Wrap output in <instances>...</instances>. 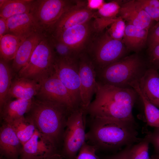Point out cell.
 <instances>
[{"instance_id":"6da1fadb","label":"cell","mask_w":159,"mask_h":159,"mask_svg":"<svg viewBox=\"0 0 159 159\" xmlns=\"http://www.w3.org/2000/svg\"><path fill=\"white\" fill-rule=\"evenodd\" d=\"M85 141L98 151L113 152L132 145L142 138L138 137L136 123L101 117H90Z\"/></svg>"},{"instance_id":"7a4b0ae2","label":"cell","mask_w":159,"mask_h":159,"mask_svg":"<svg viewBox=\"0 0 159 159\" xmlns=\"http://www.w3.org/2000/svg\"><path fill=\"white\" fill-rule=\"evenodd\" d=\"M94 100L86 110L90 117H98L136 122L133 107L139 97L132 88H122L97 82Z\"/></svg>"},{"instance_id":"3957f363","label":"cell","mask_w":159,"mask_h":159,"mask_svg":"<svg viewBox=\"0 0 159 159\" xmlns=\"http://www.w3.org/2000/svg\"><path fill=\"white\" fill-rule=\"evenodd\" d=\"M29 112L37 128L59 151L68 118L72 112L62 104L34 98Z\"/></svg>"},{"instance_id":"277c9868","label":"cell","mask_w":159,"mask_h":159,"mask_svg":"<svg viewBox=\"0 0 159 159\" xmlns=\"http://www.w3.org/2000/svg\"><path fill=\"white\" fill-rule=\"evenodd\" d=\"M148 68L147 63L136 53L126 56L96 72V81L118 87L132 88Z\"/></svg>"},{"instance_id":"5b68a950","label":"cell","mask_w":159,"mask_h":159,"mask_svg":"<svg viewBox=\"0 0 159 159\" xmlns=\"http://www.w3.org/2000/svg\"><path fill=\"white\" fill-rule=\"evenodd\" d=\"M124 46L122 41L112 38L105 30L95 33L84 52L96 72L126 56L127 49Z\"/></svg>"},{"instance_id":"8992f818","label":"cell","mask_w":159,"mask_h":159,"mask_svg":"<svg viewBox=\"0 0 159 159\" xmlns=\"http://www.w3.org/2000/svg\"><path fill=\"white\" fill-rule=\"evenodd\" d=\"M56 59L45 36L36 48L28 63L18 72L17 76L39 83L54 73Z\"/></svg>"},{"instance_id":"52a82bcc","label":"cell","mask_w":159,"mask_h":159,"mask_svg":"<svg viewBox=\"0 0 159 159\" xmlns=\"http://www.w3.org/2000/svg\"><path fill=\"white\" fill-rule=\"evenodd\" d=\"M79 1L32 0L29 13L41 32L46 36L63 14Z\"/></svg>"},{"instance_id":"ba28073f","label":"cell","mask_w":159,"mask_h":159,"mask_svg":"<svg viewBox=\"0 0 159 159\" xmlns=\"http://www.w3.org/2000/svg\"><path fill=\"white\" fill-rule=\"evenodd\" d=\"M86 112L82 108L72 112L64 131L60 154L65 159H75L85 141Z\"/></svg>"},{"instance_id":"9c48e42d","label":"cell","mask_w":159,"mask_h":159,"mask_svg":"<svg viewBox=\"0 0 159 159\" xmlns=\"http://www.w3.org/2000/svg\"><path fill=\"white\" fill-rule=\"evenodd\" d=\"M78 58L72 60L56 58L54 69L56 74L69 93L76 107L83 109L80 96Z\"/></svg>"},{"instance_id":"30bf717a","label":"cell","mask_w":159,"mask_h":159,"mask_svg":"<svg viewBox=\"0 0 159 159\" xmlns=\"http://www.w3.org/2000/svg\"><path fill=\"white\" fill-rule=\"evenodd\" d=\"M39 84L37 99L62 104L72 112L78 109L76 107L68 91L55 72Z\"/></svg>"},{"instance_id":"8fae6325","label":"cell","mask_w":159,"mask_h":159,"mask_svg":"<svg viewBox=\"0 0 159 159\" xmlns=\"http://www.w3.org/2000/svg\"><path fill=\"white\" fill-rule=\"evenodd\" d=\"M78 60L81 98L83 108L86 111L96 92V73L92 61L86 52H83L79 54Z\"/></svg>"},{"instance_id":"7c38bea8","label":"cell","mask_w":159,"mask_h":159,"mask_svg":"<svg viewBox=\"0 0 159 159\" xmlns=\"http://www.w3.org/2000/svg\"><path fill=\"white\" fill-rule=\"evenodd\" d=\"M93 20L69 28L54 37L79 54L84 51L96 32Z\"/></svg>"},{"instance_id":"4fadbf2b","label":"cell","mask_w":159,"mask_h":159,"mask_svg":"<svg viewBox=\"0 0 159 159\" xmlns=\"http://www.w3.org/2000/svg\"><path fill=\"white\" fill-rule=\"evenodd\" d=\"M95 11L87 7V0H79L77 4L63 14L47 36H56L69 28L89 21L94 18Z\"/></svg>"},{"instance_id":"5bb4252c","label":"cell","mask_w":159,"mask_h":159,"mask_svg":"<svg viewBox=\"0 0 159 159\" xmlns=\"http://www.w3.org/2000/svg\"><path fill=\"white\" fill-rule=\"evenodd\" d=\"M60 153L36 128L32 137L22 146L20 159H39ZM61 155V154H60Z\"/></svg>"},{"instance_id":"9a60e30c","label":"cell","mask_w":159,"mask_h":159,"mask_svg":"<svg viewBox=\"0 0 159 159\" xmlns=\"http://www.w3.org/2000/svg\"><path fill=\"white\" fill-rule=\"evenodd\" d=\"M7 34L16 36L23 40L35 34H42L30 13L13 16L7 19Z\"/></svg>"},{"instance_id":"2e32d148","label":"cell","mask_w":159,"mask_h":159,"mask_svg":"<svg viewBox=\"0 0 159 159\" xmlns=\"http://www.w3.org/2000/svg\"><path fill=\"white\" fill-rule=\"evenodd\" d=\"M118 14L127 24L148 30L151 27L153 20L135 0H130L121 4Z\"/></svg>"},{"instance_id":"e0dca14e","label":"cell","mask_w":159,"mask_h":159,"mask_svg":"<svg viewBox=\"0 0 159 159\" xmlns=\"http://www.w3.org/2000/svg\"><path fill=\"white\" fill-rule=\"evenodd\" d=\"M22 146L9 124L3 123L0 129V153L6 159H18Z\"/></svg>"},{"instance_id":"ac0fdd59","label":"cell","mask_w":159,"mask_h":159,"mask_svg":"<svg viewBox=\"0 0 159 159\" xmlns=\"http://www.w3.org/2000/svg\"><path fill=\"white\" fill-rule=\"evenodd\" d=\"M45 36L37 34L25 39L22 42L13 59L11 68L17 73L29 62L35 49Z\"/></svg>"},{"instance_id":"d6986e66","label":"cell","mask_w":159,"mask_h":159,"mask_svg":"<svg viewBox=\"0 0 159 159\" xmlns=\"http://www.w3.org/2000/svg\"><path fill=\"white\" fill-rule=\"evenodd\" d=\"M140 88L145 97L159 108V73L148 68L138 82Z\"/></svg>"},{"instance_id":"ffe728a7","label":"cell","mask_w":159,"mask_h":159,"mask_svg":"<svg viewBox=\"0 0 159 159\" xmlns=\"http://www.w3.org/2000/svg\"><path fill=\"white\" fill-rule=\"evenodd\" d=\"M40 84L35 81L17 76L12 80L9 93L11 97L25 100H30L37 95Z\"/></svg>"},{"instance_id":"44dd1931","label":"cell","mask_w":159,"mask_h":159,"mask_svg":"<svg viewBox=\"0 0 159 159\" xmlns=\"http://www.w3.org/2000/svg\"><path fill=\"white\" fill-rule=\"evenodd\" d=\"M148 31L127 23L122 40L127 50L137 53L141 51L146 43Z\"/></svg>"},{"instance_id":"7402d4cb","label":"cell","mask_w":159,"mask_h":159,"mask_svg":"<svg viewBox=\"0 0 159 159\" xmlns=\"http://www.w3.org/2000/svg\"><path fill=\"white\" fill-rule=\"evenodd\" d=\"M33 99L30 100L16 99L8 101L0 110L1 117L4 122L9 124L24 116L30 111Z\"/></svg>"},{"instance_id":"603a6c76","label":"cell","mask_w":159,"mask_h":159,"mask_svg":"<svg viewBox=\"0 0 159 159\" xmlns=\"http://www.w3.org/2000/svg\"><path fill=\"white\" fill-rule=\"evenodd\" d=\"M32 0H0V17L29 13Z\"/></svg>"},{"instance_id":"cb8c5ba5","label":"cell","mask_w":159,"mask_h":159,"mask_svg":"<svg viewBox=\"0 0 159 159\" xmlns=\"http://www.w3.org/2000/svg\"><path fill=\"white\" fill-rule=\"evenodd\" d=\"M13 70L6 61L0 59V110L10 100L9 93L12 82Z\"/></svg>"},{"instance_id":"d4e9b609","label":"cell","mask_w":159,"mask_h":159,"mask_svg":"<svg viewBox=\"0 0 159 159\" xmlns=\"http://www.w3.org/2000/svg\"><path fill=\"white\" fill-rule=\"evenodd\" d=\"M9 124L14 131L22 146L32 137L37 128L33 120L29 116L26 117L23 116Z\"/></svg>"},{"instance_id":"484cf974","label":"cell","mask_w":159,"mask_h":159,"mask_svg":"<svg viewBox=\"0 0 159 159\" xmlns=\"http://www.w3.org/2000/svg\"><path fill=\"white\" fill-rule=\"evenodd\" d=\"M23 40L11 34L3 36L0 38V58L7 62L13 60Z\"/></svg>"},{"instance_id":"4316f807","label":"cell","mask_w":159,"mask_h":159,"mask_svg":"<svg viewBox=\"0 0 159 159\" xmlns=\"http://www.w3.org/2000/svg\"><path fill=\"white\" fill-rule=\"evenodd\" d=\"M45 37L56 58L66 60H74L78 58L79 54L57 37L52 35Z\"/></svg>"},{"instance_id":"83f0119b","label":"cell","mask_w":159,"mask_h":159,"mask_svg":"<svg viewBox=\"0 0 159 159\" xmlns=\"http://www.w3.org/2000/svg\"><path fill=\"white\" fill-rule=\"evenodd\" d=\"M132 87L137 92L143 102L148 125L155 128L159 127V109L158 108L151 103L145 97L140 88L138 82L134 84Z\"/></svg>"},{"instance_id":"f1b7e54d","label":"cell","mask_w":159,"mask_h":159,"mask_svg":"<svg viewBox=\"0 0 159 159\" xmlns=\"http://www.w3.org/2000/svg\"><path fill=\"white\" fill-rule=\"evenodd\" d=\"M121 5L120 2L118 1H112L105 2L100 9L95 12L94 18L114 20L117 17Z\"/></svg>"},{"instance_id":"f546056e","label":"cell","mask_w":159,"mask_h":159,"mask_svg":"<svg viewBox=\"0 0 159 159\" xmlns=\"http://www.w3.org/2000/svg\"><path fill=\"white\" fill-rule=\"evenodd\" d=\"M150 132L138 143L132 145L130 150V159H149L148 150Z\"/></svg>"},{"instance_id":"4dcf8cb0","label":"cell","mask_w":159,"mask_h":159,"mask_svg":"<svg viewBox=\"0 0 159 159\" xmlns=\"http://www.w3.org/2000/svg\"><path fill=\"white\" fill-rule=\"evenodd\" d=\"M135 1L153 20L159 21V0H137Z\"/></svg>"},{"instance_id":"1f68e13d","label":"cell","mask_w":159,"mask_h":159,"mask_svg":"<svg viewBox=\"0 0 159 159\" xmlns=\"http://www.w3.org/2000/svg\"><path fill=\"white\" fill-rule=\"evenodd\" d=\"M126 27L125 21L120 16L110 25L106 30L109 35L114 39L122 41Z\"/></svg>"},{"instance_id":"d6a6232c","label":"cell","mask_w":159,"mask_h":159,"mask_svg":"<svg viewBox=\"0 0 159 159\" xmlns=\"http://www.w3.org/2000/svg\"><path fill=\"white\" fill-rule=\"evenodd\" d=\"M95 148L86 141L80 149L75 159H100Z\"/></svg>"},{"instance_id":"836d02e7","label":"cell","mask_w":159,"mask_h":159,"mask_svg":"<svg viewBox=\"0 0 159 159\" xmlns=\"http://www.w3.org/2000/svg\"><path fill=\"white\" fill-rule=\"evenodd\" d=\"M146 43L148 51L159 45V21L149 29Z\"/></svg>"},{"instance_id":"e575fe53","label":"cell","mask_w":159,"mask_h":159,"mask_svg":"<svg viewBox=\"0 0 159 159\" xmlns=\"http://www.w3.org/2000/svg\"><path fill=\"white\" fill-rule=\"evenodd\" d=\"M148 68L159 71V45L148 51Z\"/></svg>"},{"instance_id":"d590c367","label":"cell","mask_w":159,"mask_h":159,"mask_svg":"<svg viewBox=\"0 0 159 159\" xmlns=\"http://www.w3.org/2000/svg\"><path fill=\"white\" fill-rule=\"evenodd\" d=\"M132 145L127 146L117 153L106 156L103 159H130V150Z\"/></svg>"},{"instance_id":"8d00e7d4","label":"cell","mask_w":159,"mask_h":159,"mask_svg":"<svg viewBox=\"0 0 159 159\" xmlns=\"http://www.w3.org/2000/svg\"><path fill=\"white\" fill-rule=\"evenodd\" d=\"M150 143L153 145L156 154L159 155V127L155 128L153 132H150Z\"/></svg>"},{"instance_id":"74e56055","label":"cell","mask_w":159,"mask_h":159,"mask_svg":"<svg viewBox=\"0 0 159 159\" xmlns=\"http://www.w3.org/2000/svg\"><path fill=\"white\" fill-rule=\"evenodd\" d=\"M103 0H87V5L90 9L96 11L100 9L105 3Z\"/></svg>"},{"instance_id":"f35d334b","label":"cell","mask_w":159,"mask_h":159,"mask_svg":"<svg viewBox=\"0 0 159 159\" xmlns=\"http://www.w3.org/2000/svg\"><path fill=\"white\" fill-rule=\"evenodd\" d=\"M8 33L7 19L0 17V38L4 35L7 34Z\"/></svg>"},{"instance_id":"ab89813d","label":"cell","mask_w":159,"mask_h":159,"mask_svg":"<svg viewBox=\"0 0 159 159\" xmlns=\"http://www.w3.org/2000/svg\"><path fill=\"white\" fill-rule=\"evenodd\" d=\"M39 159H63V158L60 154H57L49 157Z\"/></svg>"},{"instance_id":"60d3db41","label":"cell","mask_w":159,"mask_h":159,"mask_svg":"<svg viewBox=\"0 0 159 159\" xmlns=\"http://www.w3.org/2000/svg\"><path fill=\"white\" fill-rule=\"evenodd\" d=\"M149 159H159V155L156 154Z\"/></svg>"},{"instance_id":"b9f144b4","label":"cell","mask_w":159,"mask_h":159,"mask_svg":"<svg viewBox=\"0 0 159 159\" xmlns=\"http://www.w3.org/2000/svg\"><path fill=\"white\" fill-rule=\"evenodd\" d=\"M158 71V72L159 73V71Z\"/></svg>"}]
</instances>
